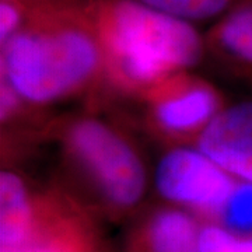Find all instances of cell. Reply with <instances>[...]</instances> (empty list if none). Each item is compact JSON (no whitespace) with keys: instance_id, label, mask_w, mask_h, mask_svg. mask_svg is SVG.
Masks as SVG:
<instances>
[{"instance_id":"obj_1","label":"cell","mask_w":252,"mask_h":252,"mask_svg":"<svg viewBox=\"0 0 252 252\" xmlns=\"http://www.w3.org/2000/svg\"><path fill=\"white\" fill-rule=\"evenodd\" d=\"M0 80L41 108L104 89V55L86 0L32 10L0 45Z\"/></svg>"},{"instance_id":"obj_2","label":"cell","mask_w":252,"mask_h":252,"mask_svg":"<svg viewBox=\"0 0 252 252\" xmlns=\"http://www.w3.org/2000/svg\"><path fill=\"white\" fill-rule=\"evenodd\" d=\"M104 55V90L139 98L206 56L193 24L137 0H86Z\"/></svg>"},{"instance_id":"obj_3","label":"cell","mask_w":252,"mask_h":252,"mask_svg":"<svg viewBox=\"0 0 252 252\" xmlns=\"http://www.w3.org/2000/svg\"><path fill=\"white\" fill-rule=\"evenodd\" d=\"M48 140L79 190L76 199L94 217L124 220L139 212L147 170L125 132L94 114L56 118Z\"/></svg>"},{"instance_id":"obj_4","label":"cell","mask_w":252,"mask_h":252,"mask_svg":"<svg viewBox=\"0 0 252 252\" xmlns=\"http://www.w3.org/2000/svg\"><path fill=\"white\" fill-rule=\"evenodd\" d=\"M137 101L149 132L162 143L195 146L213 119L227 107L224 95L206 79L180 72L157 83Z\"/></svg>"},{"instance_id":"obj_5","label":"cell","mask_w":252,"mask_h":252,"mask_svg":"<svg viewBox=\"0 0 252 252\" xmlns=\"http://www.w3.org/2000/svg\"><path fill=\"white\" fill-rule=\"evenodd\" d=\"M237 180L196 146H172L162 154L154 185L167 205L180 207L202 223H215Z\"/></svg>"},{"instance_id":"obj_6","label":"cell","mask_w":252,"mask_h":252,"mask_svg":"<svg viewBox=\"0 0 252 252\" xmlns=\"http://www.w3.org/2000/svg\"><path fill=\"white\" fill-rule=\"evenodd\" d=\"M80 206V202L62 187H42L16 168H1L0 248L27 243Z\"/></svg>"},{"instance_id":"obj_7","label":"cell","mask_w":252,"mask_h":252,"mask_svg":"<svg viewBox=\"0 0 252 252\" xmlns=\"http://www.w3.org/2000/svg\"><path fill=\"white\" fill-rule=\"evenodd\" d=\"M195 146L233 178L252 184V101L227 105Z\"/></svg>"},{"instance_id":"obj_8","label":"cell","mask_w":252,"mask_h":252,"mask_svg":"<svg viewBox=\"0 0 252 252\" xmlns=\"http://www.w3.org/2000/svg\"><path fill=\"white\" fill-rule=\"evenodd\" d=\"M202 221L189 212L162 205L139 213L124 252H198Z\"/></svg>"},{"instance_id":"obj_9","label":"cell","mask_w":252,"mask_h":252,"mask_svg":"<svg viewBox=\"0 0 252 252\" xmlns=\"http://www.w3.org/2000/svg\"><path fill=\"white\" fill-rule=\"evenodd\" d=\"M95 219L86 207H77L27 243L0 252H109Z\"/></svg>"},{"instance_id":"obj_10","label":"cell","mask_w":252,"mask_h":252,"mask_svg":"<svg viewBox=\"0 0 252 252\" xmlns=\"http://www.w3.org/2000/svg\"><path fill=\"white\" fill-rule=\"evenodd\" d=\"M206 54L243 70H252V0L237 3L205 34Z\"/></svg>"},{"instance_id":"obj_11","label":"cell","mask_w":252,"mask_h":252,"mask_svg":"<svg viewBox=\"0 0 252 252\" xmlns=\"http://www.w3.org/2000/svg\"><path fill=\"white\" fill-rule=\"evenodd\" d=\"M152 9L195 26L198 21H216L243 0H137Z\"/></svg>"},{"instance_id":"obj_12","label":"cell","mask_w":252,"mask_h":252,"mask_svg":"<svg viewBox=\"0 0 252 252\" xmlns=\"http://www.w3.org/2000/svg\"><path fill=\"white\" fill-rule=\"evenodd\" d=\"M215 223L237 234L252 237V184L235 182Z\"/></svg>"},{"instance_id":"obj_13","label":"cell","mask_w":252,"mask_h":252,"mask_svg":"<svg viewBox=\"0 0 252 252\" xmlns=\"http://www.w3.org/2000/svg\"><path fill=\"white\" fill-rule=\"evenodd\" d=\"M198 252H252V237L233 233L216 223H202Z\"/></svg>"},{"instance_id":"obj_14","label":"cell","mask_w":252,"mask_h":252,"mask_svg":"<svg viewBox=\"0 0 252 252\" xmlns=\"http://www.w3.org/2000/svg\"><path fill=\"white\" fill-rule=\"evenodd\" d=\"M32 10L17 0H0V45L17 34Z\"/></svg>"},{"instance_id":"obj_15","label":"cell","mask_w":252,"mask_h":252,"mask_svg":"<svg viewBox=\"0 0 252 252\" xmlns=\"http://www.w3.org/2000/svg\"><path fill=\"white\" fill-rule=\"evenodd\" d=\"M24 4H27L32 9L42 7V6H49V4H59V3H72V1H80V0H17Z\"/></svg>"}]
</instances>
